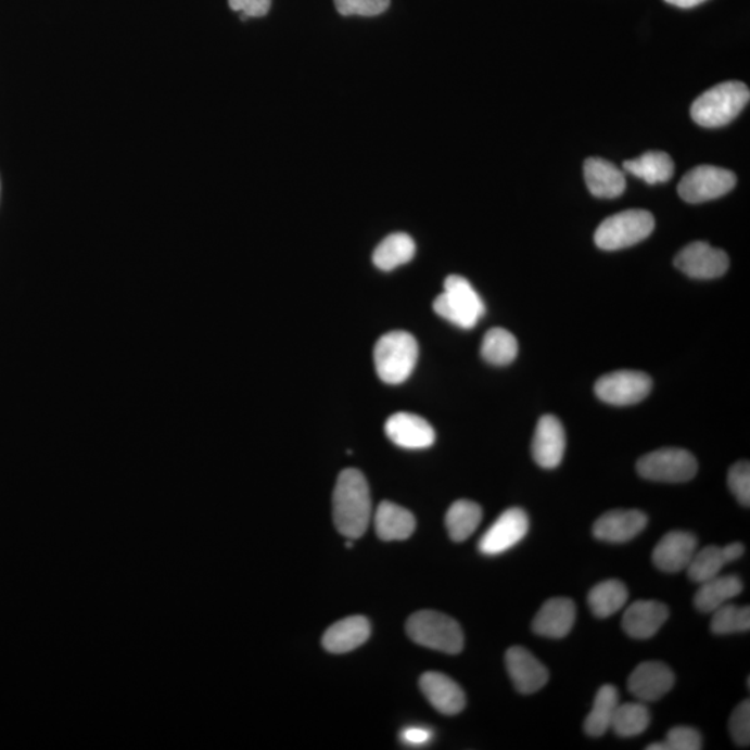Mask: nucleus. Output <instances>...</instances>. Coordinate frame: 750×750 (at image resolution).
Returning a JSON list of instances; mask_svg holds the SVG:
<instances>
[{"label":"nucleus","mask_w":750,"mask_h":750,"mask_svg":"<svg viewBox=\"0 0 750 750\" xmlns=\"http://www.w3.org/2000/svg\"><path fill=\"white\" fill-rule=\"evenodd\" d=\"M531 449L536 465L543 469H556L561 463L565 452V432L558 417H541Z\"/></svg>","instance_id":"obj_17"},{"label":"nucleus","mask_w":750,"mask_h":750,"mask_svg":"<svg viewBox=\"0 0 750 750\" xmlns=\"http://www.w3.org/2000/svg\"><path fill=\"white\" fill-rule=\"evenodd\" d=\"M530 530V519L523 509L511 508L499 516L495 523L480 539L479 550L485 556L508 552L525 538Z\"/></svg>","instance_id":"obj_10"},{"label":"nucleus","mask_w":750,"mask_h":750,"mask_svg":"<svg viewBox=\"0 0 750 750\" xmlns=\"http://www.w3.org/2000/svg\"><path fill=\"white\" fill-rule=\"evenodd\" d=\"M416 255L414 238L405 232L391 233L376 247L372 263L382 271H392L396 267L406 265Z\"/></svg>","instance_id":"obj_26"},{"label":"nucleus","mask_w":750,"mask_h":750,"mask_svg":"<svg viewBox=\"0 0 750 750\" xmlns=\"http://www.w3.org/2000/svg\"><path fill=\"white\" fill-rule=\"evenodd\" d=\"M670 615L669 608L658 600H637L623 615L625 634L635 639L652 638Z\"/></svg>","instance_id":"obj_19"},{"label":"nucleus","mask_w":750,"mask_h":750,"mask_svg":"<svg viewBox=\"0 0 750 750\" xmlns=\"http://www.w3.org/2000/svg\"><path fill=\"white\" fill-rule=\"evenodd\" d=\"M647 525V514L640 510H610L595 521L593 533L603 543L625 544L643 533Z\"/></svg>","instance_id":"obj_12"},{"label":"nucleus","mask_w":750,"mask_h":750,"mask_svg":"<svg viewBox=\"0 0 750 750\" xmlns=\"http://www.w3.org/2000/svg\"><path fill=\"white\" fill-rule=\"evenodd\" d=\"M728 486L735 498L742 506H750V465L749 461H739L729 469Z\"/></svg>","instance_id":"obj_36"},{"label":"nucleus","mask_w":750,"mask_h":750,"mask_svg":"<svg viewBox=\"0 0 750 750\" xmlns=\"http://www.w3.org/2000/svg\"><path fill=\"white\" fill-rule=\"evenodd\" d=\"M402 737L407 743L423 745L430 741L431 733L425 728H407Z\"/></svg>","instance_id":"obj_39"},{"label":"nucleus","mask_w":750,"mask_h":750,"mask_svg":"<svg viewBox=\"0 0 750 750\" xmlns=\"http://www.w3.org/2000/svg\"><path fill=\"white\" fill-rule=\"evenodd\" d=\"M585 182L590 193L600 199H613L623 195L627 181L624 173L613 163L600 157H590L584 164Z\"/></svg>","instance_id":"obj_23"},{"label":"nucleus","mask_w":750,"mask_h":750,"mask_svg":"<svg viewBox=\"0 0 750 750\" xmlns=\"http://www.w3.org/2000/svg\"><path fill=\"white\" fill-rule=\"evenodd\" d=\"M434 310L452 325L471 330L485 315V303L473 285L461 276H449L445 290L434 301Z\"/></svg>","instance_id":"obj_5"},{"label":"nucleus","mask_w":750,"mask_h":750,"mask_svg":"<svg viewBox=\"0 0 750 750\" xmlns=\"http://www.w3.org/2000/svg\"><path fill=\"white\" fill-rule=\"evenodd\" d=\"M697 549V536L687 531H672L656 545L652 555L653 564L664 573H678L688 568Z\"/></svg>","instance_id":"obj_16"},{"label":"nucleus","mask_w":750,"mask_h":750,"mask_svg":"<svg viewBox=\"0 0 750 750\" xmlns=\"http://www.w3.org/2000/svg\"><path fill=\"white\" fill-rule=\"evenodd\" d=\"M420 689L432 708L446 716H455L466 708V695L448 675L429 672L421 675Z\"/></svg>","instance_id":"obj_18"},{"label":"nucleus","mask_w":750,"mask_h":750,"mask_svg":"<svg viewBox=\"0 0 750 750\" xmlns=\"http://www.w3.org/2000/svg\"><path fill=\"white\" fill-rule=\"evenodd\" d=\"M729 734L733 741L739 747H749L750 743V702L743 700L735 708L729 719Z\"/></svg>","instance_id":"obj_37"},{"label":"nucleus","mask_w":750,"mask_h":750,"mask_svg":"<svg viewBox=\"0 0 750 750\" xmlns=\"http://www.w3.org/2000/svg\"><path fill=\"white\" fill-rule=\"evenodd\" d=\"M233 12L241 13V18L266 16L271 8V0H228Z\"/></svg>","instance_id":"obj_38"},{"label":"nucleus","mask_w":750,"mask_h":750,"mask_svg":"<svg viewBox=\"0 0 750 750\" xmlns=\"http://www.w3.org/2000/svg\"><path fill=\"white\" fill-rule=\"evenodd\" d=\"M653 230L652 213L633 208L606 218L595 232V243L603 251L625 250L647 240Z\"/></svg>","instance_id":"obj_6"},{"label":"nucleus","mask_w":750,"mask_h":750,"mask_svg":"<svg viewBox=\"0 0 750 750\" xmlns=\"http://www.w3.org/2000/svg\"><path fill=\"white\" fill-rule=\"evenodd\" d=\"M374 524L377 535L386 543L410 538L416 530L414 513L389 500L381 501L377 508Z\"/></svg>","instance_id":"obj_24"},{"label":"nucleus","mask_w":750,"mask_h":750,"mask_svg":"<svg viewBox=\"0 0 750 750\" xmlns=\"http://www.w3.org/2000/svg\"><path fill=\"white\" fill-rule=\"evenodd\" d=\"M637 471L645 480L658 483H687L698 473V461L690 452L664 448L640 457Z\"/></svg>","instance_id":"obj_7"},{"label":"nucleus","mask_w":750,"mask_h":750,"mask_svg":"<svg viewBox=\"0 0 750 750\" xmlns=\"http://www.w3.org/2000/svg\"><path fill=\"white\" fill-rule=\"evenodd\" d=\"M710 630L717 635L734 633H747L750 630V609L749 606L738 608V606L725 603L713 612Z\"/></svg>","instance_id":"obj_33"},{"label":"nucleus","mask_w":750,"mask_h":750,"mask_svg":"<svg viewBox=\"0 0 750 750\" xmlns=\"http://www.w3.org/2000/svg\"><path fill=\"white\" fill-rule=\"evenodd\" d=\"M743 554V545L739 543L729 544L724 548L716 545L707 546L699 552H695L692 560L689 561L688 577L698 584L717 577L725 564L738 560Z\"/></svg>","instance_id":"obj_22"},{"label":"nucleus","mask_w":750,"mask_h":750,"mask_svg":"<svg viewBox=\"0 0 750 750\" xmlns=\"http://www.w3.org/2000/svg\"><path fill=\"white\" fill-rule=\"evenodd\" d=\"M419 360V344L406 331H391L382 335L374 346V365L381 381L399 385L414 372Z\"/></svg>","instance_id":"obj_3"},{"label":"nucleus","mask_w":750,"mask_h":750,"mask_svg":"<svg viewBox=\"0 0 750 750\" xmlns=\"http://www.w3.org/2000/svg\"><path fill=\"white\" fill-rule=\"evenodd\" d=\"M664 750L702 749V735L692 727H674L665 735Z\"/></svg>","instance_id":"obj_35"},{"label":"nucleus","mask_w":750,"mask_h":750,"mask_svg":"<svg viewBox=\"0 0 750 750\" xmlns=\"http://www.w3.org/2000/svg\"><path fill=\"white\" fill-rule=\"evenodd\" d=\"M624 170L648 182L649 186H654V183L672 180L674 162L668 153L650 151L633 161L625 162Z\"/></svg>","instance_id":"obj_28"},{"label":"nucleus","mask_w":750,"mask_h":750,"mask_svg":"<svg viewBox=\"0 0 750 750\" xmlns=\"http://www.w3.org/2000/svg\"><path fill=\"white\" fill-rule=\"evenodd\" d=\"M664 2H668L669 4H673V7H677V8H682V9H690V8L699 7V4L707 2V0H664Z\"/></svg>","instance_id":"obj_40"},{"label":"nucleus","mask_w":750,"mask_h":750,"mask_svg":"<svg viewBox=\"0 0 750 750\" xmlns=\"http://www.w3.org/2000/svg\"><path fill=\"white\" fill-rule=\"evenodd\" d=\"M737 183L735 174L725 168L699 166L689 170L678 183V195L688 203H703L727 195Z\"/></svg>","instance_id":"obj_8"},{"label":"nucleus","mask_w":750,"mask_h":750,"mask_svg":"<svg viewBox=\"0 0 750 750\" xmlns=\"http://www.w3.org/2000/svg\"><path fill=\"white\" fill-rule=\"evenodd\" d=\"M371 511V495L366 476L356 469L342 471L332 495V514L336 530L346 538H361L369 529Z\"/></svg>","instance_id":"obj_1"},{"label":"nucleus","mask_w":750,"mask_h":750,"mask_svg":"<svg viewBox=\"0 0 750 750\" xmlns=\"http://www.w3.org/2000/svg\"><path fill=\"white\" fill-rule=\"evenodd\" d=\"M342 16H379L389 10L391 0H334Z\"/></svg>","instance_id":"obj_34"},{"label":"nucleus","mask_w":750,"mask_h":750,"mask_svg":"<svg viewBox=\"0 0 750 750\" xmlns=\"http://www.w3.org/2000/svg\"><path fill=\"white\" fill-rule=\"evenodd\" d=\"M749 88L743 82L727 81L703 92L690 107L692 120L700 127L727 126L749 103Z\"/></svg>","instance_id":"obj_2"},{"label":"nucleus","mask_w":750,"mask_h":750,"mask_svg":"<svg viewBox=\"0 0 750 750\" xmlns=\"http://www.w3.org/2000/svg\"><path fill=\"white\" fill-rule=\"evenodd\" d=\"M675 675L668 664L662 662L640 663L631 673L628 690L643 702H654L662 699L673 689Z\"/></svg>","instance_id":"obj_14"},{"label":"nucleus","mask_w":750,"mask_h":750,"mask_svg":"<svg viewBox=\"0 0 750 750\" xmlns=\"http://www.w3.org/2000/svg\"><path fill=\"white\" fill-rule=\"evenodd\" d=\"M577 612L569 598L546 600L533 621V631L541 637L560 639L568 637L575 623Z\"/></svg>","instance_id":"obj_20"},{"label":"nucleus","mask_w":750,"mask_h":750,"mask_svg":"<svg viewBox=\"0 0 750 750\" xmlns=\"http://www.w3.org/2000/svg\"><path fill=\"white\" fill-rule=\"evenodd\" d=\"M674 265L690 278L712 280L727 272L729 259L724 251L708 242L697 241L689 243L675 256Z\"/></svg>","instance_id":"obj_11"},{"label":"nucleus","mask_w":750,"mask_h":750,"mask_svg":"<svg viewBox=\"0 0 750 750\" xmlns=\"http://www.w3.org/2000/svg\"><path fill=\"white\" fill-rule=\"evenodd\" d=\"M519 344L516 336L505 328H492L484 335L481 355L494 366H508L518 357Z\"/></svg>","instance_id":"obj_31"},{"label":"nucleus","mask_w":750,"mask_h":750,"mask_svg":"<svg viewBox=\"0 0 750 750\" xmlns=\"http://www.w3.org/2000/svg\"><path fill=\"white\" fill-rule=\"evenodd\" d=\"M406 633L420 647L457 654L465 648V634L456 620L435 610H420L406 623Z\"/></svg>","instance_id":"obj_4"},{"label":"nucleus","mask_w":750,"mask_h":750,"mask_svg":"<svg viewBox=\"0 0 750 750\" xmlns=\"http://www.w3.org/2000/svg\"><path fill=\"white\" fill-rule=\"evenodd\" d=\"M385 434L405 449H425L434 445L435 431L423 417L401 411L385 423Z\"/></svg>","instance_id":"obj_15"},{"label":"nucleus","mask_w":750,"mask_h":750,"mask_svg":"<svg viewBox=\"0 0 750 750\" xmlns=\"http://www.w3.org/2000/svg\"><path fill=\"white\" fill-rule=\"evenodd\" d=\"M628 600V589L619 580L602 581L588 594L589 609L595 618L608 619L620 612Z\"/></svg>","instance_id":"obj_30"},{"label":"nucleus","mask_w":750,"mask_h":750,"mask_svg":"<svg viewBox=\"0 0 750 750\" xmlns=\"http://www.w3.org/2000/svg\"><path fill=\"white\" fill-rule=\"evenodd\" d=\"M483 520V509L475 501L460 499L450 506L445 516V525L454 543H465L475 533Z\"/></svg>","instance_id":"obj_27"},{"label":"nucleus","mask_w":750,"mask_h":750,"mask_svg":"<svg viewBox=\"0 0 750 750\" xmlns=\"http://www.w3.org/2000/svg\"><path fill=\"white\" fill-rule=\"evenodd\" d=\"M619 703L618 688L613 687V685H603L596 694L593 710L585 719V733L594 738L602 737V735L608 733Z\"/></svg>","instance_id":"obj_29"},{"label":"nucleus","mask_w":750,"mask_h":750,"mask_svg":"<svg viewBox=\"0 0 750 750\" xmlns=\"http://www.w3.org/2000/svg\"><path fill=\"white\" fill-rule=\"evenodd\" d=\"M370 634V621L363 615H352V618L336 621L326 631L322 647L327 652L334 654L352 652L367 643Z\"/></svg>","instance_id":"obj_21"},{"label":"nucleus","mask_w":750,"mask_h":750,"mask_svg":"<svg viewBox=\"0 0 750 750\" xmlns=\"http://www.w3.org/2000/svg\"><path fill=\"white\" fill-rule=\"evenodd\" d=\"M649 724V709L644 703H619L610 728L621 738H631L647 732Z\"/></svg>","instance_id":"obj_32"},{"label":"nucleus","mask_w":750,"mask_h":750,"mask_svg":"<svg viewBox=\"0 0 750 750\" xmlns=\"http://www.w3.org/2000/svg\"><path fill=\"white\" fill-rule=\"evenodd\" d=\"M506 669L520 694L538 692L549 682L548 669L529 650L513 647L506 652Z\"/></svg>","instance_id":"obj_13"},{"label":"nucleus","mask_w":750,"mask_h":750,"mask_svg":"<svg viewBox=\"0 0 750 750\" xmlns=\"http://www.w3.org/2000/svg\"><path fill=\"white\" fill-rule=\"evenodd\" d=\"M653 382L643 371L621 370L600 377L595 394L600 401L614 406L639 404L652 391Z\"/></svg>","instance_id":"obj_9"},{"label":"nucleus","mask_w":750,"mask_h":750,"mask_svg":"<svg viewBox=\"0 0 750 750\" xmlns=\"http://www.w3.org/2000/svg\"><path fill=\"white\" fill-rule=\"evenodd\" d=\"M743 590L742 580L737 575H724L714 577L700 584V588L695 595V608L702 613H713L720 606H723L734 598H737Z\"/></svg>","instance_id":"obj_25"}]
</instances>
